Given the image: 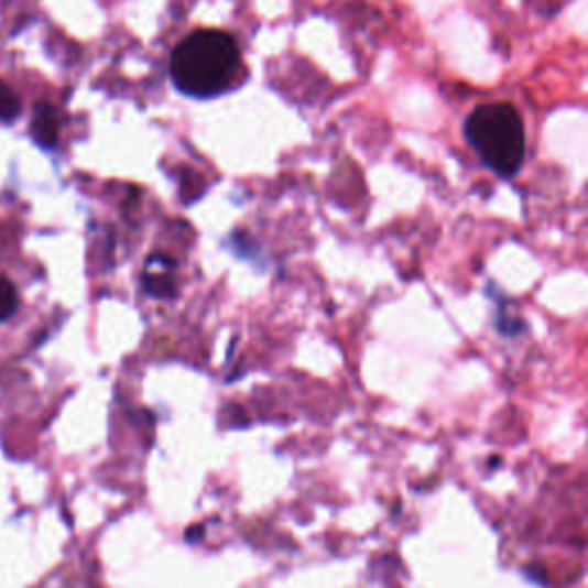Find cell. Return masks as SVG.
Here are the masks:
<instances>
[{"label": "cell", "mask_w": 588, "mask_h": 588, "mask_svg": "<svg viewBox=\"0 0 588 588\" xmlns=\"http://www.w3.org/2000/svg\"><path fill=\"white\" fill-rule=\"evenodd\" d=\"M529 575L560 584L588 573V471L547 486L524 529Z\"/></svg>", "instance_id": "obj_1"}, {"label": "cell", "mask_w": 588, "mask_h": 588, "mask_svg": "<svg viewBox=\"0 0 588 588\" xmlns=\"http://www.w3.org/2000/svg\"><path fill=\"white\" fill-rule=\"evenodd\" d=\"M242 69L237 40L224 31H196L182 40L171 58L175 88L194 99L224 95Z\"/></svg>", "instance_id": "obj_2"}, {"label": "cell", "mask_w": 588, "mask_h": 588, "mask_svg": "<svg viewBox=\"0 0 588 588\" xmlns=\"http://www.w3.org/2000/svg\"><path fill=\"white\" fill-rule=\"evenodd\" d=\"M465 137L492 173L511 179L520 173L526 152L522 116L511 104H486L467 118Z\"/></svg>", "instance_id": "obj_3"}, {"label": "cell", "mask_w": 588, "mask_h": 588, "mask_svg": "<svg viewBox=\"0 0 588 588\" xmlns=\"http://www.w3.org/2000/svg\"><path fill=\"white\" fill-rule=\"evenodd\" d=\"M31 133L37 145H42L44 150L56 148L58 137H61V120H58V111L53 109L48 104H37V109L33 113V124H31Z\"/></svg>", "instance_id": "obj_4"}, {"label": "cell", "mask_w": 588, "mask_h": 588, "mask_svg": "<svg viewBox=\"0 0 588 588\" xmlns=\"http://www.w3.org/2000/svg\"><path fill=\"white\" fill-rule=\"evenodd\" d=\"M19 116H21V99L6 81H0V124H12L19 120Z\"/></svg>", "instance_id": "obj_5"}, {"label": "cell", "mask_w": 588, "mask_h": 588, "mask_svg": "<svg viewBox=\"0 0 588 588\" xmlns=\"http://www.w3.org/2000/svg\"><path fill=\"white\" fill-rule=\"evenodd\" d=\"M19 308V292L14 283L6 276H0V323L10 319Z\"/></svg>", "instance_id": "obj_6"}]
</instances>
